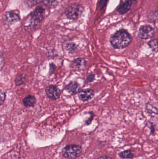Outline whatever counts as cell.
<instances>
[{
  "instance_id": "obj_24",
  "label": "cell",
  "mask_w": 158,
  "mask_h": 159,
  "mask_svg": "<svg viewBox=\"0 0 158 159\" xmlns=\"http://www.w3.org/2000/svg\"><path fill=\"white\" fill-rule=\"evenodd\" d=\"M5 60L3 54L1 52V70H2L3 67L4 66Z\"/></svg>"
},
{
  "instance_id": "obj_22",
  "label": "cell",
  "mask_w": 158,
  "mask_h": 159,
  "mask_svg": "<svg viewBox=\"0 0 158 159\" xmlns=\"http://www.w3.org/2000/svg\"><path fill=\"white\" fill-rule=\"evenodd\" d=\"M6 97V92L4 90H1V95H0V105L2 106L4 102Z\"/></svg>"
},
{
  "instance_id": "obj_2",
  "label": "cell",
  "mask_w": 158,
  "mask_h": 159,
  "mask_svg": "<svg viewBox=\"0 0 158 159\" xmlns=\"http://www.w3.org/2000/svg\"><path fill=\"white\" fill-rule=\"evenodd\" d=\"M82 148L76 144H70L65 146L62 150V155L67 159H75L82 153Z\"/></svg>"
},
{
  "instance_id": "obj_25",
  "label": "cell",
  "mask_w": 158,
  "mask_h": 159,
  "mask_svg": "<svg viewBox=\"0 0 158 159\" xmlns=\"http://www.w3.org/2000/svg\"><path fill=\"white\" fill-rule=\"evenodd\" d=\"M97 159H113L110 157L108 156H102V157H99Z\"/></svg>"
},
{
  "instance_id": "obj_11",
  "label": "cell",
  "mask_w": 158,
  "mask_h": 159,
  "mask_svg": "<svg viewBox=\"0 0 158 159\" xmlns=\"http://www.w3.org/2000/svg\"><path fill=\"white\" fill-rule=\"evenodd\" d=\"M4 21L7 24H12L15 22H17L20 19L19 16L13 11L7 12L4 16Z\"/></svg>"
},
{
  "instance_id": "obj_9",
  "label": "cell",
  "mask_w": 158,
  "mask_h": 159,
  "mask_svg": "<svg viewBox=\"0 0 158 159\" xmlns=\"http://www.w3.org/2000/svg\"><path fill=\"white\" fill-rule=\"evenodd\" d=\"M135 1L136 0H121L120 3L117 8L118 12L121 15L127 13Z\"/></svg>"
},
{
  "instance_id": "obj_6",
  "label": "cell",
  "mask_w": 158,
  "mask_h": 159,
  "mask_svg": "<svg viewBox=\"0 0 158 159\" xmlns=\"http://www.w3.org/2000/svg\"><path fill=\"white\" fill-rule=\"evenodd\" d=\"M45 93L49 99L52 100H58L61 95V90L56 85H50L45 88Z\"/></svg>"
},
{
  "instance_id": "obj_15",
  "label": "cell",
  "mask_w": 158,
  "mask_h": 159,
  "mask_svg": "<svg viewBox=\"0 0 158 159\" xmlns=\"http://www.w3.org/2000/svg\"><path fill=\"white\" fill-rule=\"evenodd\" d=\"M119 156L122 159H132L134 157L133 152L130 149L124 150L119 153Z\"/></svg>"
},
{
  "instance_id": "obj_20",
  "label": "cell",
  "mask_w": 158,
  "mask_h": 159,
  "mask_svg": "<svg viewBox=\"0 0 158 159\" xmlns=\"http://www.w3.org/2000/svg\"><path fill=\"white\" fill-rule=\"evenodd\" d=\"M57 67L55 64L53 62L49 63V75H53L55 72L56 70Z\"/></svg>"
},
{
  "instance_id": "obj_8",
  "label": "cell",
  "mask_w": 158,
  "mask_h": 159,
  "mask_svg": "<svg viewBox=\"0 0 158 159\" xmlns=\"http://www.w3.org/2000/svg\"><path fill=\"white\" fill-rule=\"evenodd\" d=\"M87 64V61L85 58L79 57L71 61L70 67L75 70H82L86 69Z\"/></svg>"
},
{
  "instance_id": "obj_23",
  "label": "cell",
  "mask_w": 158,
  "mask_h": 159,
  "mask_svg": "<svg viewBox=\"0 0 158 159\" xmlns=\"http://www.w3.org/2000/svg\"><path fill=\"white\" fill-rule=\"evenodd\" d=\"M95 75L94 74L90 73L87 75L86 81L88 83H92L95 80Z\"/></svg>"
},
{
  "instance_id": "obj_14",
  "label": "cell",
  "mask_w": 158,
  "mask_h": 159,
  "mask_svg": "<svg viewBox=\"0 0 158 159\" xmlns=\"http://www.w3.org/2000/svg\"><path fill=\"white\" fill-rule=\"evenodd\" d=\"M15 84L16 86H19L24 85L27 84V79L26 76L22 74H18L16 76L15 79Z\"/></svg>"
},
{
  "instance_id": "obj_16",
  "label": "cell",
  "mask_w": 158,
  "mask_h": 159,
  "mask_svg": "<svg viewBox=\"0 0 158 159\" xmlns=\"http://www.w3.org/2000/svg\"><path fill=\"white\" fill-rule=\"evenodd\" d=\"M147 44L155 52H158V39H153L148 42Z\"/></svg>"
},
{
  "instance_id": "obj_19",
  "label": "cell",
  "mask_w": 158,
  "mask_h": 159,
  "mask_svg": "<svg viewBox=\"0 0 158 159\" xmlns=\"http://www.w3.org/2000/svg\"><path fill=\"white\" fill-rule=\"evenodd\" d=\"M43 2L45 5L50 7H55L57 4L56 0H44Z\"/></svg>"
},
{
  "instance_id": "obj_10",
  "label": "cell",
  "mask_w": 158,
  "mask_h": 159,
  "mask_svg": "<svg viewBox=\"0 0 158 159\" xmlns=\"http://www.w3.org/2000/svg\"><path fill=\"white\" fill-rule=\"evenodd\" d=\"M81 86L77 81H71L65 87V90L70 95H74L80 91Z\"/></svg>"
},
{
  "instance_id": "obj_3",
  "label": "cell",
  "mask_w": 158,
  "mask_h": 159,
  "mask_svg": "<svg viewBox=\"0 0 158 159\" xmlns=\"http://www.w3.org/2000/svg\"><path fill=\"white\" fill-rule=\"evenodd\" d=\"M83 11V7L81 5L74 3L68 7L65 13L68 18L74 20L79 17Z\"/></svg>"
},
{
  "instance_id": "obj_13",
  "label": "cell",
  "mask_w": 158,
  "mask_h": 159,
  "mask_svg": "<svg viewBox=\"0 0 158 159\" xmlns=\"http://www.w3.org/2000/svg\"><path fill=\"white\" fill-rule=\"evenodd\" d=\"M64 48L69 54H73L77 51L78 46L75 43L67 42L64 45Z\"/></svg>"
},
{
  "instance_id": "obj_7",
  "label": "cell",
  "mask_w": 158,
  "mask_h": 159,
  "mask_svg": "<svg viewBox=\"0 0 158 159\" xmlns=\"http://www.w3.org/2000/svg\"><path fill=\"white\" fill-rule=\"evenodd\" d=\"M94 95V91L91 89H84L82 90L78 93L79 99L83 102H88L90 101L92 99Z\"/></svg>"
},
{
  "instance_id": "obj_12",
  "label": "cell",
  "mask_w": 158,
  "mask_h": 159,
  "mask_svg": "<svg viewBox=\"0 0 158 159\" xmlns=\"http://www.w3.org/2000/svg\"><path fill=\"white\" fill-rule=\"evenodd\" d=\"M37 103V99L35 96L28 95L23 99V104L26 107H33Z\"/></svg>"
},
{
  "instance_id": "obj_18",
  "label": "cell",
  "mask_w": 158,
  "mask_h": 159,
  "mask_svg": "<svg viewBox=\"0 0 158 159\" xmlns=\"http://www.w3.org/2000/svg\"><path fill=\"white\" fill-rule=\"evenodd\" d=\"M44 1V0H25L26 4L29 7L34 6Z\"/></svg>"
},
{
  "instance_id": "obj_21",
  "label": "cell",
  "mask_w": 158,
  "mask_h": 159,
  "mask_svg": "<svg viewBox=\"0 0 158 159\" xmlns=\"http://www.w3.org/2000/svg\"><path fill=\"white\" fill-rule=\"evenodd\" d=\"M88 114H89L90 115V117L85 121V125L86 126H88L92 123L95 116L94 113L92 111H89V112H88Z\"/></svg>"
},
{
  "instance_id": "obj_4",
  "label": "cell",
  "mask_w": 158,
  "mask_h": 159,
  "mask_svg": "<svg viewBox=\"0 0 158 159\" xmlns=\"http://www.w3.org/2000/svg\"><path fill=\"white\" fill-rule=\"evenodd\" d=\"M44 8L41 7H38L30 14L31 18V24L33 28L36 27L44 18Z\"/></svg>"
},
{
  "instance_id": "obj_1",
  "label": "cell",
  "mask_w": 158,
  "mask_h": 159,
  "mask_svg": "<svg viewBox=\"0 0 158 159\" xmlns=\"http://www.w3.org/2000/svg\"><path fill=\"white\" fill-rule=\"evenodd\" d=\"M131 35L127 31L120 30L110 36L109 41L115 49H123L129 45L131 42Z\"/></svg>"
},
{
  "instance_id": "obj_5",
  "label": "cell",
  "mask_w": 158,
  "mask_h": 159,
  "mask_svg": "<svg viewBox=\"0 0 158 159\" xmlns=\"http://www.w3.org/2000/svg\"><path fill=\"white\" fill-rule=\"evenodd\" d=\"M155 30L153 27L150 25H143L140 27L138 32V36L141 39H150L154 36Z\"/></svg>"
},
{
  "instance_id": "obj_17",
  "label": "cell",
  "mask_w": 158,
  "mask_h": 159,
  "mask_svg": "<svg viewBox=\"0 0 158 159\" xmlns=\"http://www.w3.org/2000/svg\"><path fill=\"white\" fill-rule=\"evenodd\" d=\"M146 108L147 111L149 114H155V115H158V114L157 108H156V107L153 106L152 104L149 103L146 105Z\"/></svg>"
}]
</instances>
